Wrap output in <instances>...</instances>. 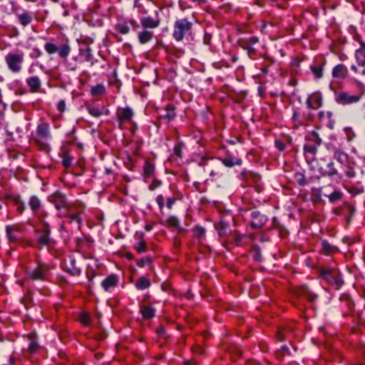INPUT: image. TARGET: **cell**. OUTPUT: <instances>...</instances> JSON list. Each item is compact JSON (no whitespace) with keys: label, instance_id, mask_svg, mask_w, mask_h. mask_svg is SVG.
Listing matches in <instances>:
<instances>
[{"label":"cell","instance_id":"obj_14","mask_svg":"<svg viewBox=\"0 0 365 365\" xmlns=\"http://www.w3.org/2000/svg\"><path fill=\"white\" fill-rule=\"evenodd\" d=\"M19 20H20V21H21V24L24 25V26H26V25H28L29 23L31 22V21H32V18L29 15H28V14H26V13H24V14H22V15L19 17Z\"/></svg>","mask_w":365,"mask_h":365},{"label":"cell","instance_id":"obj_33","mask_svg":"<svg viewBox=\"0 0 365 365\" xmlns=\"http://www.w3.org/2000/svg\"><path fill=\"white\" fill-rule=\"evenodd\" d=\"M156 201L158 202L159 206H160V208H162V207H163V198L162 197V196H159L158 198H157Z\"/></svg>","mask_w":365,"mask_h":365},{"label":"cell","instance_id":"obj_20","mask_svg":"<svg viewBox=\"0 0 365 365\" xmlns=\"http://www.w3.org/2000/svg\"><path fill=\"white\" fill-rule=\"evenodd\" d=\"M341 196H342V194H341V193H339V192H338V191H335L330 195L329 198H330V200L331 201V202H335V201L338 200L340 199Z\"/></svg>","mask_w":365,"mask_h":365},{"label":"cell","instance_id":"obj_18","mask_svg":"<svg viewBox=\"0 0 365 365\" xmlns=\"http://www.w3.org/2000/svg\"><path fill=\"white\" fill-rule=\"evenodd\" d=\"M132 116H133V112H132L131 109L129 108L125 109L124 111H123L122 116H121V119H130Z\"/></svg>","mask_w":365,"mask_h":365},{"label":"cell","instance_id":"obj_31","mask_svg":"<svg viewBox=\"0 0 365 365\" xmlns=\"http://www.w3.org/2000/svg\"><path fill=\"white\" fill-rule=\"evenodd\" d=\"M71 159L70 158H68V157H65L63 160L64 166L67 168V167H69L70 166H71Z\"/></svg>","mask_w":365,"mask_h":365},{"label":"cell","instance_id":"obj_23","mask_svg":"<svg viewBox=\"0 0 365 365\" xmlns=\"http://www.w3.org/2000/svg\"><path fill=\"white\" fill-rule=\"evenodd\" d=\"M322 248H323V251H324V252H326L327 254H330L332 252L331 245L328 242L326 241H324L322 243Z\"/></svg>","mask_w":365,"mask_h":365},{"label":"cell","instance_id":"obj_6","mask_svg":"<svg viewBox=\"0 0 365 365\" xmlns=\"http://www.w3.org/2000/svg\"><path fill=\"white\" fill-rule=\"evenodd\" d=\"M141 313L143 317L146 319H151L156 315V310L153 307H148L142 309Z\"/></svg>","mask_w":365,"mask_h":365},{"label":"cell","instance_id":"obj_8","mask_svg":"<svg viewBox=\"0 0 365 365\" xmlns=\"http://www.w3.org/2000/svg\"><path fill=\"white\" fill-rule=\"evenodd\" d=\"M79 321L84 326H88L91 322V317L87 312H82L79 315Z\"/></svg>","mask_w":365,"mask_h":365},{"label":"cell","instance_id":"obj_13","mask_svg":"<svg viewBox=\"0 0 365 365\" xmlns=\"http://www.w3.org/2000/svg\"><path fill=\"white\" fill-rule=\"evenodd\" d=\"M154 170H155V167H154L153 165L151 164V163H146L144 166L145 176H147V177L151 176V175L153 174Z\"/></svg>","mask_w":365,"mask_h":365},{"label":"cell","instance_id":"obj_25","mask_svg":"<svg viewBox=\"0 0 365 365\" xmlns=\"http://www.w3.org/2000/svg\"><path fill=\"white\" fill-rule=\"evenodd\" d=\"M174 153L178 157H182V146H180V144L177 145L174 148Z\"/></svg>","mask_w":365,"mask_h":365},{"label":"cell","instance_id":"obj_28","mask_svg":"<svg viewBox=\"0 0 365 365\" xmlns=\"http://www.w3.org/2000/svg\"><path fill=\"white\" fill-rule=\"evenodd\" d=\"M49 242V238L48 236H42L39 238V243L43 245H47Z\"/></svg>","mask_w":365,"mask_h":365},{"label":"cell","instance_id":"obj_21","mask_svg":"<svg viewBox=\"0 0 365 365\" xmlns=\"http://www.w3.org/2000/svg\"><path fill=\"white\" fill-rule=\"evenodd\" d=\"M167 223L171 227H176L178 225V220L176 217L172 216L167 220Z\"/></svg>","mask_w":365,"mask_h":365},{"label":"cell","instance_id":"obj_10","mask_svg":"<svg viewBox=\"0 0 365 365\" xmlns=\"http://www.w3.org/2000/svg\"><path fill=\"white\" fill-rule=\"evenodd\" d=\"M106 92V88L102 84H99L95 86L92 87L91 88V93L93 95H99L104 94Z\"/></svg>","mask_w":365,"mask_h":365},{"label":"cell","instance_id":"obj_34","mask_svg":"<svg viewBox=\"0 0 365 365\" xmlns=\"http://www.w3.org/2000/svg\"><path fill=\"white\" fill-rule=\"evenodd\" d=\"M174 202H175V200L172 199V198L168 199V207H169V208H171V207H172V205H173V204H174Z\"/></svg>","mask_w":365,"mask_h":365},{"label":"cell","instance_id":"obj_17","mask_svg":"<svg viewBox=\"0 0 365 365\" xmlns=\"http://www.w3.org/2000/svg\"><path fill=\"white\" fill-rule=\"evenodd\" d=\"M40 348V345L36 341H32L29 346V352L31 354L36 353L38 352V350Z\"/></svg>","mask_w":365,"mask_h":365},{"label":"cell","instance_id":"obj_1","mask_svg":"<svg viewBox=\"0 0 365 365\" xmlns=\"http://www.w3.org/2000/svg\"><path fill=\"white\" fill-rule=\"evenodd\" d=\"M192 24L191 22L187 21L186 19L180 20V21H176L175 24L174 33V36L177 41H180L184 37L185 32L187 30H189L191 29Z\"/></svg>","mask_w":365,"mask_h":365},{"label":"cell","instance_id":"obj_37","mask_svg":"<svg viewBox=\"0 0 365 365\" xmlns=\"http://www.w3.org/2000/svg\"><path fill=\"white\" fill-rule=\"evenodd\" d=\"M310 149H311V148H310V147H308V149H305V151H310ZM312 150H315V151H316V150H317V149H316V148H315V147H312Z\"/></svg>","mask_w":365,"mask_h":365},{"label":"cell","instance_id":"obj_30","mask_svg":"<svg viewBox=\"0 0 365 365\" xmlns=\"http://www.w3.org/2000/svg\"><path fill=\"white\" fill-rule=\"evenodd\" d=\"M275 145H276V147L280 150V151H283L285 148V144H284L282 141H279V140H277V141H275Z\"/></svg>","mask_w":365,"mask_h":365},{"label":"cell","instance_id":"obj_32","mask_svg":"<svg viewBox=\"0 0 365 365\" xmlns=\"http://www.w3.org/2000/svg\"><path fill=\"white\" fill-rule=\"evenodd\" d=\"M118 29L121 33H123V34H126L129 31V27L126 26H118Z\"/></svg>","mask_w":365,"mask_h":365},{"label":"cell","instance_id":"obj_11","mask_svg":"<svg viewBox=\"0 0 365 365\" xmlns=\"http://www.w3.org/2000/svg\"><path fill=\"white\" fill-rule=\"evenodd\" d=\"M29 86L33 89H37L40 86V81L37 77H31L27 80Z\"/></svg>","mask_w":365,"mask_h":365},{"label":"cell","instance_id":"obj_12","mask_svg":"<svg viewBox=\"0 0 365 365\" xmlns=\"http://www.w3.org/2000/svg\"><path fill=\"white\" fill-rule=\"evenodd\" d=\"M29 205H30L32 210H37L40 207L41 204H40L39 200L37 198L36 196H33V197L31 198L30 201H29Z\"/></svg>","mask_w":365,"mask_h":365},{"label":"cell","instance_id":"obj_29","mask_svg":"<svg viewBox=\"0 0 365 365\" xmlns=\"http://www.w3.org/2000/svg\"><path fill=\"white\" fill-rule=\"evenodd\" d=\"M66 109V103L64 101H61L58 104V109L60 111L64 112Z\"/></svg>","mask_w":365,"mask_h":365},{"label":"cell","instance_id":"obj_22","mask_svg":"<svg viewBox=\"0 0 365 365\" xmlns=\"http://www.w3.org/2000/svg\"><path fill=\"white\" fill-rule=\"evenodd\" d=\"M70 51V48L68 45H64L63 47L60 50V55L62 56V57H66L68 56V53H69Z\"/></svg>","mask_w":365,"mask_h":365},{"label":"cell","instance_id":"obj_24","mask_svg":"<svg viewBox=\"0 0 365 365\" xmlns=\"http://www.w3.org/2000/svg\"><path fill=\"white\" fill-rule=\"evenodd\" d=\"M146 249H147V246H146V243L144 241L140 242L136 247V250H138V252H144L145 250H146Z\"/></svg>","mask_w":365,"mask_h":365},{"label":"cell","instance_id":"obj_27","mask_svg":"<svg viewBox=\"0 0 365 365\" xmlns=\"http://www.w3.org/2000/svg\"><path fill=\"white\" fill-rule=\"evenodd\" d=\"M311 69H312V71H313V73H315V74L318 78L321 77V76H322V69H321V68H316V67L312 66L311 67Z\"/></svg>","mask_w":365,"mask_h":365},{"label":"cell","instance_id":"obj_15","mask_svg":"<svg viewBox=\"0 0 365 365\" xmlns=\"http://www.w3.org/2000/svg\"><path fill=\"white\" fill-rule=\"evenodd\" d=\"M339 99L341 100L342 101H346L347 103H351V102H354V101H357L356 100H355V98L354 96H350L349 94H347V93H341L339 96Z\"/></svg>","mask_w":365,"mask_h":365},{"label":"cell","instance_id":"obj_16","mask_svg":"<svg viewBox=\"0 0 365 365\" xmlns=\"http://www.w3.org/2000/svg\"><path fill=\"white\" fill-rule=\"evenodd\" d=\"M45 49H46V51L49 54H54V53L57 52L58 47L55 44H54L47 43L46 44V46H45Z\"/></svg>","mask_w":365,"mask_h":365},{"label":"cell","instance_id":"obj_35","mask_svg":"<svg viewBox=\"0 0 365 365\" xmlns=\"http://www.w3.org/2000/svg\"><path fill=\"white\" fill-rule=\"evenodd\" d=\"M145 265V260L144 259H141L140 261L138 262V266L139 267H143Z\"/></svg>","mask_w":365,"mask_h":365},{"label":"cell","instance_id":"obj_26","mask_svg":"<svg viewBox=\"0 0 365 365\" xmlns=\"http://www.w3.org/2000/svg\"><path fill=\"white\" fill-rule=\"evenodd\" d=\"M341 67H342L341 65H338V66H337L335 68H334L333 73H332L334 77H339V76H340L339 71L341 69Z\"/></svg>","mask_w":365,"mask_h":365},{"label":"cell","instance_id":"obj_9","mask_svg":"<svg viewBox=\"0 0 365 365\" xmlns=\"http://www.w3.org/2000/svg\"><path fill=\"white\" fill-rule=\"evenodd\" d=\"M152 37H153L152 34H151V32H148V31H144V32H143L142 33L140 34V35H139L140 42L142 44L146 43V42L149 41L150 40L152 39Z\"/></svg>","mask_w":365,"mask_h":365},{"label":"cell","instance_id":"obj_19","mask_svg":"<svg viewBox=\"0 0 365 365\" xmlns=\"http://www.w3.org/2000/svg\"><path fill=\"white\" fill-rule=\"evenodd\" d=\"M205 233V229L201 226H196L194 229V234L196 238H200Z\"/></svg>","mask_w":365,"mask_h":365},{"label":"cell","instance_id":"obj_2","mask_svg":"<svg viewBox=\"0 0 365 365\" xmlns=\"http://www.w3.org/2000/svg\"><path fill=\"white\" fill-rule=\"evenodd\" d=\"M21 57L19 54H11L7 57V62L9 68L13 71H18L21 68Z\"/></svg>","mask_w":365,"mask_h":365},{"label":"cell","instance_id":"obj_7","mask_svg":"<svg viewBox=\"0 0 365 365\" xmlns=\"http://www.w3.org/2000/svg\"><path fill=\"white\" fill-rule=\"evenodd\" d=\"M141 23L145 28H154L158 25V21H155L151 17H143L141 19Z\"/></svg>","mask_w":365,"mask_h":365},{"label":"cell","instance_id":"obj_36","mask_svg":"<svg viewBox=\"0 0 365 365\" xmlns=\"http://www.w3.org/2000/svg\"><path fill=\"white\" fill-rule=\"evenodd\" d=\"M126 257H127L128 259H129V260H131V259H133V255H132V254L131 253V252H129V253H126Z\"/></svg>","mask_w":365,"mask_h":365},{"label":"cell","instance_id":"obj_3","mask_svg":"<svg viewBox=\"0 0 365 365\" xmlns=\"http://www.w3.org/2000/svg\"><path fill=\"white\" fill-rule=\"evenodd\" d=\"M117 282H118V277L116 274H111L106 278L104 279V280L101 283V286L105 290L109 291V290L116 286Z\"/></svg>","mask_w":365,"mask_h":365},{"label":"cell","instance_id":"obj_4","mask_svg":"<svg viewBox=\"0 0 365 365\" xmlns=\"http://www.w3.org/2000/svg\"><path fill=\"white\" fill-rule=\"evenodd\" d=\"M151 282L149 278L146 277H141L138 279V281L135 283V287H136L137 289L143 290L149 288L151 286Z\"/></svg>","mask_w":365,"mask_h":365},{"label":"cell","instance_id":"obj_5","mask_svg":"<svg viewBox=\"0 0 365 365\" xmlns=\"http://www.w3.org/2000/svg\"><path fill=\"white\" fill-rule=\"evenodd\" d=\"M37 133L39 135L43 137V138H47L50 136V131L49 127L47 124H41L37 128Z\"/></svg>","mask_w":365,"mask_h":365}]
</instances>
